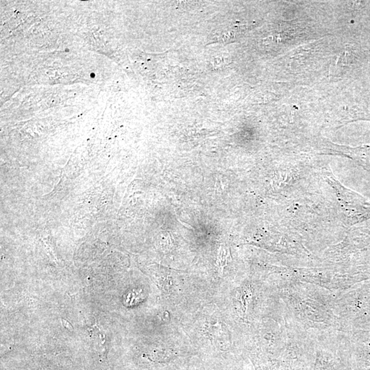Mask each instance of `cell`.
<instances>
[{
    "label": "cell",
    "mask_w": 370,
    "mask_h": 370,
    "mask_svg": "<svg viewBox=\"0 0 370 370\" xmlns=\"http://www.w3.org/2000/svg\"><path fill=\"white\" fill-rule=\"evenodd\" d=\"M66 52H69V49H66Z\"/></svg>",
    "instance_id": "3957f363"
},
{
    "label": "cell",
    "mask_w": 370,
    "mask_h": 370,
    "mask_svg": "<svg viewBox=\"0 0 370 370\" xmlns=\"http://www.w3.org/2000/svg\"><path fill=\"white\" fill-rule=\"evenodd\" d=\"M229 250L225 248L224 246L221 245L219 248L218 258V271H219L220 275H222L224 267L225 266L227 265L228 259L229 258Z\"/></svg>",
    "instance_id": "6da1fadb"
},
{
    "label": "cell",
    "mask_w": 370,
    "mask_h": 370,
    "mask_svg": "<svg viewBox=\"0 0 370 370\" xmlns=\"http://www.w3.org/2000/svg\"><path fill=\"white\" fill-rule=\"evenodd\" d=\"M90 76H91V78H94L95 77V74L94 73H91V74H90Z\"/></svg>",
    "instance_id": "7a4b0ae2"
}]
</instances>
